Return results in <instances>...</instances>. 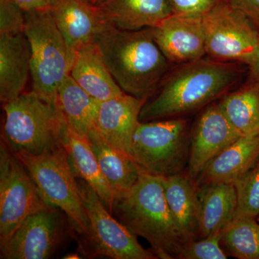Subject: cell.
<instances>
[{
  "label": "cell",
  "mask_w": 259,
  "mask_h": 259,
  "mask_svg": "<svg viewBox=\"0 0 259 259\" xmlns=\"http://www.w3.org/2000/svg\"><path fill=\"white\" fill-rule=\"evenodd\" d=\"M239 65L207 56L179 64L170 70L156 93L145 102L140 121L177 117L209 105L239 81Z\"/></svg>",
  "instance_id": "6da1fadb"
},
{
  "label": "cell",
  "mask_w": 259,
  "mask_h": 259,
  "mask_svg": "<svg viewBox=\"0 0 259 259\" xmlns=\"http://www.w3.org/2000/svg\"><path fill=\"white\" fill-rule=\"evenodd\" d=\"M95 42L122 91L147 100L171 70L153 28L124 30L105 23Z\"/></svg>",
  "instance_id": "7a4b0ae2"
},
{
  "label": "cell",
  "mask_w": 259,
  "mask_h": 259,
  "mask_svg": "<svg viewBox=\"0 0 259 259\" xmlns=\"http://www.w3.org/2000/svg\"><path fill=\"white\" fill-rule=\"evenodd\" d=\"M110 212L134 235L147 241L158 258H178L191 241L170 210L162 177L143 172L127 193L116 197Z\"/></svg>",
  "instance_id": "3957f363"
},
{
  "label": "cell",
  "mask_w": 259,
  "mask_h": 259,
  "mask_svg": "<svg viewBox=\"0 0 259 259\" xmlns=\"http://www.w3.org/2000/svg\"><path fill=\"white\" fill-rule=\"evenodd\" d=\"M3 107L2 141L14 152L41 155L63 146L66 121L56 102L48 101L32 90Z\"/></svg>",
  "instance_id": "277c9868"
},
{
  "label": "cell",
  "mask_w": 259,
  "mask_h": 259,
  "mask_svg": "<svg viewBox=\"0 0 259 259\" xmlns=\"http://www.w3.org/2000/svg\"><path fill=\"white\" fill-rule=\"evenodd\" d=\"M15 153L25 165L42 199L66 214L76 238L86 236L88 214L64 146L41 155Z\"/></svg>",
  "instance_id": "5b68a950"
},
{
  "label": "cell",
  "mask_w": 259,
  "mask_h": 259,
  "mask_svg": "<svg viewBox=\"0 0 259 259\" xmlns=\"http://www.w3.org/2000/svg\"><path fill=\"white\" fill-rule=\"evenodd\" d=\"M24 33L31 51L32 90L56 102L58 90L70 74L73 58L50 10L25 13Z\"/></svg>",
  "instance_id": "8992f818"
},
{
  "label": "cell",
  "mask_w": 259,
  "mask_h": 259,
  "mask_svg": "<svg viewBox=\"0 0 259 259\" xmlns=\"http://www.w3.org/2000/svg\"><path fill=\"white\" fill-rule=\"evenodd\" d=\"M187 121L179 117L141 122L136 127L130 156L141 171L166 177L182 171L188 163Z\"/></svg>",
  "instance_id": "52a82bcc"
},
{
  "label": "cell",
  "mask_w": 259,
  "mask_h": 259,
  "mask_svg": "<svg viewBox=\"0 0 259 259\" xmlns=\"http://www.w3.org/2000/svg\"><path fill=\"white\" fill-rule=\"evenodd\" d=\"M77 180L89 221L88 233L80 238L79 251L90 256L112 259H156L152 250L144 248L134 235L112 215L88 182Z\"/></svg>",
  "instance_id": "ba28073f"
},
{
  "label": "cell",
  "mask_w": 259,
  "mask_h": 259,
  "mask_svg": "<svg viewBox=\"0 0 259 259\" xmlns=\"http://www.w3.org/2000/svg\"><path fill=\"white\" fill-rule=\"evenodd\" d=\"M23 162L4 141L0 146V243L24 220L49 207Z\"/></svg>",
  "instance_id": "9c48e42d"
},
{
  "label": "cell",
  "mask_w": 259,
  "mask_h": 259,
  "mask_svg": "<svg viewBox=\"0 0 259 259\" xmlns=\"http://www.w3.org/2000/svg\"><path fill=\"white\" fill-rule=\"evenodd\" d=\"M206 56L221 62L236 63L248 67L259 41V31L231 3L202 18Z\"/></svg>",
  "instance_id": "30bf717a"
},
{
  "label": "cell",
  "mask_w": 259,
  "mask_h": 259,
  "mask_svg": "<svg viewBox=\"0 0 259 259\" xmlns=\"http://www.w3.org/2000/svg\"><path fill=\"white\" fill-rule=\"evenodd\" d=\"M72 233L69 218L53 206L30 214L6 241L0 243L1 258L47 259L55 255Z\"/></svg>",
  "instance_id": "8fae6325"
},
{
  "label": "cell",
  "mask_w": 259,
  "mask_h": 259,
  "mask_svg": "<svg viewBox=\"0 0 259 259\" xmlns=\"http://www.w3.org/2000/svg\"><path fill=\"white\" fill-rule=\"evenodd\" d=\"M241 136L227 120L218 103L209 104L192 131L187 175L196 181L218 155Z\"/></svg>",
  "instance_id": "7c38bea8"
},
{
  "label": "cell",
  "mask_w": 259,
  "mask_h": 259,
  "mask_svg": "<svg viewBox=\"0 0 259 259\" xmlns=\"http://www.w3.org/2000/svg\"><path fill=\"white\" fill-rule=\"evenodd\" d=\"M153 29L156 44L171 64L207 56L202 18L171 14Z\"/></svg>",
  "instance_id": "4fadbf2b"
},
{
  "label": "cell",
  "mask_w": 259,
  "mask_h": 259,
  "mask_svg": "<svg viewBox=\"0 0 259 259\" xmlns=\"http://www.w3.org/2000/svg\"><path fill=\"white\" fill-rule=\"evenodd\" d=\"M146 101L124 93L101 102L93 129L109 144L130 156L133 136Z\"/></svg>",
  "instance_id": "5bb4252c"
},
{
  "label": "cell",
  "mask_w": 259,
  "mask_h": 259,
  "mask_svg": "<svg viewBox=\"0 0 259 259\" xmlns=\"http://www.w3.org/2000/svg\"><path fill=\"white\" fill-rule=\"evenodd\" d=\"M50 11L73 59L79 48L95 42L106 23L97 7L83 0H55Z\"/></svg>",
  "instance_id": "9a60e30c"
},
{
  "label": "cell",
  "mask_w": 259,
  "mask_h": 259,
  "mask_svg": "<svg viewBox=\"0 0 259 259\" xmlns=\"http://www.w3.org/2000/svg\"><path fill=\"white\" fill-rule=\"evenodd\" d=\"M69 75L83 90L100 102L125 93L114 79L95 42L83 46L74 53Z\"/></svg>",
  "instance_id": "2e32d148"
},
{
  "label": "cell",
  "mask_w": 259,
  "mask_h": 259,
  "mask_svg": "<svg viewBox=\"0 0 259 259\" xmlns=\"http://www.w3.org/2000/svg\"><path fill=\"white\" fill-rule=\"evenodd\" d=\"M258 161L259 133L242 136L207 165L196 182L235 185Z\"/></svg>",
  "instance_id": "e0dca14e"
},
{
  "label": "cell",
  "mask_w": 259,
  "mask_h": 259,
  "mask_svg": "<svg viewBox=\"0 0 259 259\" xmlns=\"http://www.w3.org/2000/svg\"><path fill=\"white\" fill-rule=\"evenodd\" d=\"M237 206L238 195L233 184H197L198 236L222 232L234 219Z\"/></svg>",
  "instance_id": "ac0fdd59"
},
{
  "label": "cell",
  "mask_w": 259,
  "mask_h": 259,
  "mask_svg": "<svg viewBox=\"0 0 259 259\" xmlns=\"http://www.w3.org/2000/svg\"><path fill=\"white\" fill-rule=\"evenodd\" d=\"M31 70V51L25 33L0 35V100L13 101L24 93Z\"/></svg>",
  "instance_id": "d6986e66"
},
{
  "label": "cell",
  "mask_w": 259,
  "mask_h": 259,
  "mask_svg": "<svg viewBox=\"0 0 259 259\" xmlns=\"http://www.w3.org/2000/svg\"><path fill=\"white\" fill-rule=\"evenodd\" d=\"M97 8L104 21L130 30L154 28L171 15L168 0H102Z\"/></svg>",
  "instance_id": "ffe728a7"
},
{
  "label": "cell",
  "mask_w": 259,
  "mask_h": 259,
  "mask_svg": "<svg viewBox=\"0 0 259 259\" xmlns=\"http://www.w3.org/2000/svg\"><path fill=\"white\" fill-rule=\"evenodd\" d=\"M88 138L115 199L127 193L143 173L141 168L127 153L109 144L93 128Z\"/></svg>",
  "instance_id": "44dd1931"
},
{
  "label": "cell",
  "mask_w": 259,
  "mask_h": 259,
  "mask_svg": "<svg viewBox=\"0 0 259 259\" xmlns=\"http://www.w3.org/2000/svg\"><path fill=\"white\" fill-rule=\"evenodd\" d=\"M63 146L69 153L75 176L93 187L110 212L115 194L102 175L88 138L76 134L66 122Z\"/></svg>",
  "instance_id": "7402d4cb"
},
{
  "label": "cell",
  "mask_w": 259,
  "mask_h": 259,
  "mask_svg": "<svg viewBox=\"0 0 259 259\" xmlns=\"http://www.w3.org/2000/svg\"><path fill=\"white\" fill-rule=\"evenodd\" d=\"M100 103L70 75L61 83L56 95V104L66 124L83 137H88L95 126Z\"/></svg>",
  "instance_id": "603a6c76"
},
{
  "label": "cell",
  "mask_w": 259,
  "mask_h": 259,
  "mask_svg": "<svg viewBox=\"0 0 259 259\" xmlns=\"http://www.w3.org/2000/svg\"><path fill=\"white\" fill-rule=\"evenodd\" d=\"M167 203L181 229L190 240L198 236L197 182L182 172L163 177Z\"/></svg>",
  "instance_id": "cb8c5ba5"
},
{
  "label": "cell",
  "mask_w": 259,
  "mask_h": 259,
  "mask_svg": "<svg viewBox=\"0 0 259 259\" xmlns=\"http://www.w3.org/2000/svg\"><path fill=\"white\" fill-rule=\"evenodd\" d=\"M218 105L241 136L259 133V81H248L225 95Z\"/></svg>",
  "instance_id": "d4e9b609"
},
{
  "label": "cell",
  "mask_w": 259,
  "mask_h": 259,
  "mask_svg": "<svg viewBox=\"0 0 259 259\" xmlns=\"http://www.w3.org/2000/svg\"><path fill=\"white\" fill-rule=\"evenodd\" d=\"M221 245L228 256L259 259V223L256 218H234L222 231Z\"/></svg>",
  "instance_id": "484cf974"
},
{
  "label": "cell",
  "mask_w": 259,
  "mask_h": 259,
  "mask_svg": "<svg viewBox=\"0 0 259 259\" xmlns=\"http://www.w3.org/2000/svg\"><path fill=\"white\" fill-rule=\"evenodd\" d=\"M235 186L238 195L235 218H256L259 214V161Z\"/></svg>",
  "instance_id": "4316f807"
},
{
  "label": "cell",
  "mask_w": 259,
  "mask_h": 259,
  "mask_svg": "<svg viewBox=\"0 0 259 259\" xmlns=\"http://www.w3.org/2000/svg\"><path fill=\"white\" fill-rule=\"evenodd\" d=\"M221 236L222 232H218L199 240H192L185 245L178 258H228V255L221 245Z\"/></svg>",
  "instance_id": "83f0119b"
},
{
  "label": "cell",
  "mask_w": 259,
  "mask_h": 259,
  "mask_svg": "<svg viewBox=\"0 0 259 259\" xmlns=\"http://www.w3.org/2000/svg\"><path fill=\"white\" fill-rule=\"evenodd\" d=\"M25 12L10 0H0V35L23 33Z\"/></svg>",
  "instance_id": "f1b7e54d"
},
{
  "label": "cell",
  "mask_w": 259,
  "mask_h": 259,
  "mask_svg": "<svg viewBox=\"0 0 259 259\" xmlns=\"http://www.w3.org/2000/svg\"><path fill=\"white\" fill-rule=\"evenodd\" d=\"M230 0H168L171 14L204 18Z\"/></svg>",
  "instance_id": "f546056e"
},
{
  "label": "cell",
  "mask_w": 259,
  "mask_h": 259,
  "mask_svg": "<svg viewBox=\"0 0 259 259\" xmlns=\"http://www.w3.org/2000/svg\"><path fill=\"white\" fill-rule=\"evenodd\" d=\"M230 3L249 19L259 31V0H230Z\"/></svg>",
  "instance_id": "4dcf8cb0"
},
{
  "label": "cell",
  "mask_w": 259,
  "mask_h": 259,
  "mask_svg": "<svg viewBox=\"0 0 259 259\" xmlns=\"http://www.w3.org/2000/svg\"><path fill=\"white\" fill-rule=\"evenodd\" d=\"M25 13L50 10L55 0H10Z\"/></svg>",
  "instance_id": "1f68e13d"
},
{
  "label": "cell",
  "mask_w": 259,
  "mask_h": 259,
  "mask_svg": "<svg viewBox=\"0 0 259 259\" xmlns=\"http://www.w3.org/2000/svg\"><path fill=\"white\" fill-rule=\"evenodd\" d=\"M248 81H259V41L253 61L248 66Z\"/></svg>",
  "instance_id": "d6a6232c"
},
{
  "label": "cell",
  "mask_w": 259,
  "mask_h": 259,
  "mask_svg": "<svg viewBox=\"0 0 259 259\" xmlns=\"http://www.w3.org/2000/svg\"><path fill=\"white\" fill-rule=\"evenodd\" d=\"M83 1L86 2L89 4L93 5V6L97 7L101 3L102 0H83Z\"/></svg>",
  "instance_id": "836d02e7"
},
{
  "label": "cell",
  "mask_w": 259,
  "mask_h": 259,
  "mask_svg": "<svg viewBox=\"0 0 259 259\" xmlns=\"http://www.w3.org/2000/svg\"><path fill=\"white\" fill-rule=\"evenodd\" d=\"M257 221H258V222L259 223V214L258 215V217L256 218Z\"/></svg>",
  "instance_id": "e575fe53"
}]
</instances>
